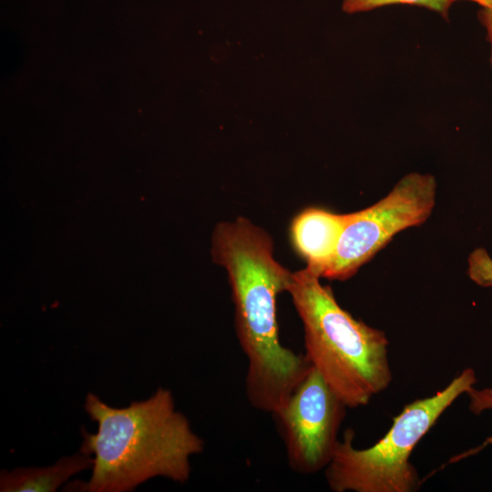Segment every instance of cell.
<instances>
[{
    "instance_id": "6da1fadb",
    "label": "cell",
    "mask_w": 492,
    "mask_h": 492,
    "mask_svg": "<svg viewBox=\"0 0 492 492\" xmlns=\"http://www.w3.org/2000/svg\"><path fill=\"white\" fill-rule=\"evenodd\" d=\"M211 252L231 288L236 334L248 360L246 396L272 414L312 369L305 354L279 337L277 297L288 291L293 272L274 259L272 237L243 217L217 224Z\"/></svg>"
},
{
    "instance_id": "7a4b0ae2",
    "label": "cell",
    "mask_w": 492,
    "mask_h": 492,
    "mask_svg": "<svg viewBox=\"0 0 492 492\" xmlns=\"http://www.w3.org/2000/svg\"><path fill=\"white\" fill-rule=\"evenodd\" d=\"M84 407L97 431L81 430L79 451L94 460L90 479L78 487L81 491L127 492L156 477L188 481L190 459L203 451L204 442L176 410L169 390L159 387L148 399L123 408L90 393Z\"/></svg>"
},
{
    "instance_id": "3957f363",
    "label": "cell",
    "mask_w": 492,
    "mask_h": 492,
    "mask_svg": "<svg viewBox=\"0 0 492 492\" xmlns=\"http://www.w3.org/2000/svg\"><path fill=\"white\" fill-rule=\"evenodd\" d=\"M306 267L288 292L303 329L305 356L348 408L366 405L392 379L384 332L355 319Z\"/></svg>"
},
{
    "instance_id": "277c9868",
    "label": "cell",
    "mask_w": 492,
    "mask_h": 492,
    "mask_svg": "<svg viewBox=\"0 0 492 492\" xmlns=\"http://www.w3.org/2000/svg\"><path fill=\"white\" fill-rule=\"evenodd\" d=\"M477 383L476 372L466 368L444 389L405 405L393 418L387 433L370 447L354 446V432L348 428L324 469L334 492H414L421 478L410 456L442 414Z\"/></svg>"
},
{
    "instance_id": "5b68a950",
    "label": "cell",
    "mask_w": 492,
    "mask_h": 492,
    "mask_svg": "<svg viewBox=\"0 0 492 492\" xmlns=\"http://www.w3.org/2000/svg\"><path fill=\"white\" fill-rule=\"evenodd\" d=\"M436 189L433 175L411 172L374 204L349 213L334 257L322 277L349 279L395 235L425 222L436 205Z\"/></svg>"
},
{
    "instance_id": "8992f818",
    "label": "cell",
    "mask_w": 492,
    "mask_h": 492,
    "mask_svg": "<svg viewBox=\"0 0 492 492\" xmlns=\"http://www.w3.org/2000/svg\"><path fill=\"white\" fill-rule=\"evenodd\" d=\"M346 408L312 366L289 397L272 413L292 470L313 475L325 469L340 440L338 433Z\"/></svg>"
},
{
    "instance_id": "52a82bcc",
    "label": "cell",
    "mask_w": 492,
    "mask_h": 492,
    "mask_svg": "<svg viewBox=\"0 0 492 492\" xmlns=\"http://www.w3.org/2000/svg\"><path fill=\"white\" fill-rule=\"evenodd\" d=\"M349 213L307 208L293 219L291 240L296 252L320 277L333 261Z\"/></svg>"
},
{
    "instance_id": "ba28073f",
    "label": "cell",
    "mask_w": 492,
    "mask_h": 492,
    "mask_svg": "<svg viewBox=\"0 0 492 492\" xmlns=\"http://www.w3.org/2000/svg\"><path fill=\"white\" fill-rule=\"evenodd\" d=\"M93 457L81 451L64 456L44 467H16L2 470L1 492H55L72 476L92 467Z\"/></svg>"
},
{
    "instance_id": "9c48e42d",
    "label": "cell",
    "mask_w": 492,
    "mask_h": 492,
    "mask_svg": "<svg viewBox=\"0 0 492 492\" xmlns=\"http://www.w3.org/2000/svg\"><path fill=\"white\" fill-rule=\"evenodd\" d=\"M452 0H343V10L348 14L370 11L389 5H411L437 12L447 19Z\"/></svg>"
},
{
    "instance_id": "30bf717a",
    "label": "cell",
    "mask_w": 492,
    "mask_h": 492,
    "mask_svg": "<svg viewBox=\"0 0 492 492\" xmlns=\"http://www.w3.org/2000/svg\"><path fill=\"white\" fill-rule=\"evenodd\" d=\"M466 395L469 398V410L476 415H478L486 410L492 409V386L481 389H476L473 386L466 392ZM487 445H492V436L487 437L481 446L453 457L450 460V463L456 462L468 456L480 452Z\"/></svg>"
},
{
    "instance_id": "8fae6325",
    "label": "cell",
    "mask_w": 492,
    "mask_h": 492,
    "mask_svg": "<svg viewBox=\"0 0 492 492\" xmlns=\"http://www.w3.org/2000/svg\"><path fill=\"white\" fill-rule=\"evenodd\" d=\"M470 278L482 286H492V260L483 249L476 250L469 257Z\"/></svg>"
},
{
    "instance_id": "7c38bea8",
    "label": "cell",
    "mask_w": 492,
    "mask_h": 492,
    "mask_svg": "<svg viewBox=\"0 0 492 492\" xmlns=\"http://www.w3.org/2000/svg\"><path fill=\"white\" fill-rule=\"evenodd\" d=\"M477 18L487 31V39L490 44V65L492 67V7L481 8L477 13Z\"/></svg>"
},
{
    "instance_id": "4fadbf2b",
    "label": "cell",
    "mask_w": 492,
    "mask_h": 492,
    "mask_svg": "<svg viewBox=\"0 0 492 492\" xmlns=\"http://www.w3.org/2000/svg\"><path fill=\"white\" fill-rule=\"evenodd\" d=\"M453 2H456L457 0H452ZM473 1L479 5H481L482 8H489L492 7V0H470Z\"/></svg>"
}]
</instances>
